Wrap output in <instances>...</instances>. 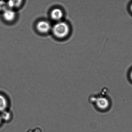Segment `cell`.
Here are the masks:
<instances>
[{
  "mask_svg": "<svg viewBox=\"0 0 132 132\" xmlns=\"http://www.w3.org/2000/svg\"><path fill=\"white\" fill-rule=\"evenodd\" d=\"M131 12H132V4H131Z\"/></svg>",
  "mask_w": 132,
  "mask_h": 132,
  "instance_id": "7c38bea8",
  "label": "cell"
},
{
  "mask_svg": "<svg viewBox=\"0 0 132 132\" xmlns=\"http://www.w3.org/2000/svg\"><path fill=\"white\" fill-rule=\"evenodd\" d=\"M7 105V102L5 98L0 95V111L3 112L5 110Z\"/></svg>",
  "mask_w": 132,
  "mask_h": 132,
  "instance_id": "8992f818",
  "label": "cell"
},
{
  "mask_svg": "<svg viewBox=\"0 0 132 132\" xmlns=\"http://www.w3.org/2000/svg\"><path fill=\"white\" fill-rule=\"evenodd\" d=\"M3 17L4 19L6 21H11L15 18V12L11 9H7L3 11Z\"/></svg>",
  "mask_w": 132,
  "mask_h": 132,
  "instance_id": "5b68a950",
  "label": "cell"
},
{
  "mask_svg": "<svg viewBox=\"0 0 132 132\" xmlns=\"http://www.w3.org/2000/svg\"><path fill=\"white\" fill-rule=\"evenodd\" d=\"M7 2L3 0H0V11H4L7 9Z\"/></svg>",
  "mask_w": 132,
  "mask_h": 132,
  "instance_id": "ba28073f",
  "label": "cell"
},
{
  "mask_svg": "<svg viewBox=\"0 0 132 132\" xmlns=\"http://www.w3.org/2000/svg\"><path fill=\"white\" fill-rule=\"evenodd\" d=\"M88 101L90 105L96 111H104L109 107V100L99 94L93 93L89 95Z\"/></svg>",
  "mask_w": 132,
  "mask_h": 132,
  "instance_id": "6da1fadb",
  "label": "cell"
},
{
  "mask_svg": "<svg viewBox=\"0 0 132 132\" xmlns=\"http://www.w3.org/2000/svg\"><path fill=\"white\" fill-rule=\"evenodd\" d=\"M14 4L15 8L18 7L21 5L23 0H11Z\"/></svg>",
  "mask_w": 132,
  "mask_h": 132,
  "instance_id": "9c48e42d",
  "label": "cell"
},
{
  "mask_svg": "<svg viewBox=\"0 0 132 132\" xmlns=\"http://www.w3.org/2000/svg\"><path fill=\"white\" fill-rule=\"evenodd\" d=\"M2 118L1 117V115H0V123H1V120H2Z\"/></svg>",
  "mask_w": 132,
  "mask_h": 132,
  "instance_id": "8fae6325",
  "label": "cell"
},
{
  "mask_svg": "<svg viewBox=\"0 0 132 132\" xmlns=\"http://www.w3.org/2000/svg\"><path fill=\"white\" fill-rule=\"evenodd\" d=\"M11 117V114L9 112L7 111H4L2 112V115H1L2 119H4L5 121H8L9 120Z\"/></svg>",
  "mask_w": 132,
  "mask_h": 132,
  "instance_id": "52a82bcc",
  "label": "cell"
},
{
  "mask_svg": "<svg viewBox=\"0 0 132 132\" xmlns=\"http://www.w3.org/2000/svg\"><path fill=\"white\" fill-rule=\"evenodd\" d=\"M130 77H131V79L132 80V71L131 72V74H130Z\"/></svg>",
  "mask_w": 132,
  "mask_h": 132,
  "instance_id": "30bf717a",
  "label": "cell"
},
{
  "mask_svg": "<svg viewBox=\"0 0 132 132\" xmlns=\"http://www.w3.org/2000/svg\"><path fill=\"white\" fill-rule=\"evenodd\" d=\"M52 31L56 38L62 39L67 37L70 32V28L67 22L63 21L57 22L52 27Z\"/></svg>",
  "mask_w": 132,
  "mask_h": 132,
  "instance_id": "7a4b0ae2",
  "label": "cell"
},
{
  "mask_svg": "<svg viewBox=\"0 0 132 132\" xmlns=\"http://www.w3.org/2000/svg\"><path fill=\"white\" fill-rule=\"evenodd\" d=\"M52 26L49 22L45 20H42L37 22L36 28L39 32L42 34H46L52 29Z\"/></svg>",
  "mask_w": 132,
  "mask_h": 132,
  "instance_id": "3957f363",
  "label": "cell"
},
{
  "mask_svg": "<svg viewBox=\"0 0 132 132\" xmlns=\"http://www.w3.org/2000/svg\"><path fill=\"white\" fill-rule=\"evenodd\" d=\"M63 16V12L62 10L59 8L53 9L50 12L51 18L56 22L61 21Z\"/></svg>",
  "mask_w": 132,
  "mask_h": 132,
  "instance_id": "277c9868",
  "label": "cell"
}]
</instances>
